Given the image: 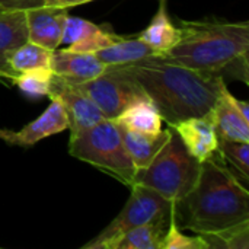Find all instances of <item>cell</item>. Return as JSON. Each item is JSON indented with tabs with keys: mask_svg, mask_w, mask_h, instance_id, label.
Instances as JSON below:
<instances>
[{
	"mask_svg": "<svg viewBox=\"0 0 249 249\" xmlns=\"http://www.w3.org/2000/svg\"><path fill=\"white\" fill-rule=\"evenodd\" d=\"M177 222L197 235L249 220L248 188L216 158L201 163L194 188L175 203Z\"/></svg>",
	"mask_w": 249,
	"mask_h": 249,
	"instance_id": "3",
	"label": "cell"
},
{
	"mask_svg": "<svg viewBox=\"0 0 249 249\" xmlns=\"http://www.w3.org/2000/svg\"><path fill=\"white\" fill-rule=\"evenodd\" d=\"M107 64L92 53H76L69 50H54L51 69L55 74L70 82H85L101 76Z\"/></svg>",
	"mask_w": 249,
	"mask_h": 249,
	"instance_id": "13",
	"label": "cell"
},
{
	"mask_svg": "<svg viewBox=\"0 0 249 249\" xmlns=\"http://www.w3.org/2000/svg\"><path fill=\"white\" fill-rule=\"evenodd\" d=\"M121 128V136L124 146L130 155V159L136 168V172L144 169L158 155V152L168 142L172 128L168 125L166 130H160L158 133H142Z\"/></svg>",
	"mask_w": 249,
	"mask_h": 249,
	"instance_id": "15",
	"label": "cell"
},
{
	"mask_svg": "<svg viewBox=\"0 0 249 249\" xmlns=\"http://www.w3.org/2000/svg\"><path fill=\"white\" fill-rule=\"evenodd\" d=\"M213 158L226 166L241 181V184L248 188L249 143L219 139V147Z\"/></svg>",
	"mask_w": 249,
	"mask_h": 249,
	"instance_id": "19",
	"label": "cell"
},
{
	"mask_svg": "<svg viewBox=\"0 0 249 249\" xmlns=\"http://www.w3.org/2000/svg\"><path fill=\"white\" fill-rule=\"evenodd\" d=\"M53 53V50H48L42 45H38L26 39L23 44L10 51L7 63L13 74L32 69L51 67Z\"/></svg>",
	"mask_w": 249,
	"mask_h": 249,
	"instance_id": "20",
	"label": "cell"
},
{
	"mask_svg": "<svg viewBox=\"0 0 249 249\" xmlns=\"http://www.w3.org/2000/svg\"><path fill=\"white\" fill-rule=\"evenodd\" d=\"M139 38L144 41L156 55L168 53L179 39V29L168 13L166 0H160L159 9L152 18L150 23L139 34Z\"/></svg>",
	"mask_w": 249,
	"mask_h": 249,
	"instance_id": "17",
	"label": "cell"
},
{
	"mask_svg": "<svg viewBox=\"0 0 249 249\" xmlns=\"http://www.w3.org/2000/svg\"><path fill=\"white\" fill-rule=\"evenodd\" d=\"M201 163L193 158L172 130L155 159L136 172L134 182L156 191L165 200L178 203L196 185Z\"/></svg>",
	"mask_w": 249,
	"mask_h": 249,
	"instance_id": "4",
	"label": "cell"
},
{
	"mask_svg": "<svg viewBox=\"0 0 249 249\" xmlns=\"http://www.w3.org/2000/svg\"><path fill=\"white\" fill-rule=\"evenodd\" d=\"M114 121L125 130L158 133L162 130L163 120L156 104L143 92L130 101Z\"/></svg>",
	"mask_w": 249,
	"mask_h": 249,
	"instance_id": "14",
	"label": "cell"
},
{
	"mask_svg": "<svg viewBox=\"0 0 249 249\" xmlns=\"http://www.w3.org/2000/svg\"><path fill=\"white\" fill-rule=\"evenodd\" d=\"M168 222H150L128 231L118 242L117 249H162Z\"/></svg>",
	"mask_w": 249,
	"mask_h": 249,
	"instance_id": "21",
	"label": "cell"
},
{
	"mask_svg": "<svg viewBox=\"0 0 249 249\" xmlns=\"http://www.w3.org/2000/svg\"><path fill=\"white\" fill-rule=\"evenodd\" d=\"M48 98L58 99L63 104L69 120L70 137L79 136L80 133L105 120L98 105L89 96H86L80 89H77L70 80L55 73L53 77L51 92Z\"/></svg>",
	"mask_w": 249,
	"mask_h": 249,
	"instance_id": "8",
	"label": "cell"
},
{
	"mask_svg": "<svg viewBox=\"0 0 249 249\" xmlns=\"http://www.w3.org/2000/svg\"><path fill=\"white\" fill-rule=\"evenodd\" d=\"M28 39L25 10H0V77L12 79L7 57L12 50Z\"/></svg>",
	"mask_w": 249,
	"mask_h": 249,
	"instance_id": "16",
	"label": "cell"
},
{
	"mask_svg": "<svg viewBox=\"0 0 249 249\" xmlns=\"http://www.w3.org/2000/svg\"><path fill=\"white\" fill-rule=\"evenodd\" d=\"M162 249H209V244L203 239L201 235L187 236L181 232L177 222L175 203L171 204L168 226L162 241Z\"/></svg>",
	"mask_w": 249,
	"mask_h": 249,
	"instance_id": "24",
	"label": "cell"
},
{
	"mask_svg": "<svg viewBox=\"0 0 249 249\" xmlns=\"http://www.w3.org/2000/svg\"><path fill=\"white\" fill-rule=\"evenodd\" d=\"M108 69L137 85L156 104L168 124L207 114L225 82L220 76L201 73L156 55Z\"/></svg>",
	"mask_w": 249,
	"mask_h": 249,
	"instance_id": "1",
	"label": "cell"
},
{
	"mask_svg": "<svg viewBox=\"0 0 249 249\" xmlns=\"http://www.w3.org/2000/svg\"><path fill=\"white\" fill-rule=\"evenodd\" d=\"M95 28H96V23H93V22H90L88 19H82V18L69 15L67 20H66L64 32H63L61 44L70 45V44L82 39L83 36H86Z\"/></svg>",
	"mask_w": 249,
	"mask_h": 249,
	"instance_id": "26",
	"label": "cell"
},
{
	"mask_svg": "<svg viewBox=\"0 0 249 249\" xmlns=\"http://www.w3.org/2000/svg\"><path fill=\"white\" fill-rule=\"evenodd\" d=\"M67 128L69 120L63 104L58 99L51 98V104L47 107V109L20 130L12 131L7 128H0V140L10 146L32 147L35 143L50 136H55Z\"/></svg>",
	"mask_w": 249,
	"mask_h": 249,
	"instance_id": "9",
	"label": "cell"
},
{
	"mask_svg": "<svg viewBox=\"0 0 249 249\" xmlns=\"http://www.w3.org/2000/svg\"><path fill=\"white\" fill-rule=\"evenodd\" d=\"M99 60H102L107 66H123L130 64L152 55H156V53L139 36L125 39L121 38L120 41L114 42L112 45L95 53Z\"/></svg>",
	"mask_w": 249,
	"mask_h": 249,
	"instance_id": "18",
	"label": "cell"
},
{
	"mask_svg": "<svg viewBox=\"0 0 249 249\" xmlns=\"http://www.w3.org/2000/svg\"><path fill=\"white\" fill-rule=\"evenodd\" d=\"M54 71L51 67L32 69L22 73H16L10 80L19 88L22 93L29 98L48 96L51 92Z\"/></svg>",
	"mask_w": 249,
	"mask_h": 249,
	"instance_id": "22",
	"label": "cell"
},
{
	"mask_svg": "<svg viewBox=\"0 0 249 249\" xmlns=\"http://www.w3.org/2000/svg\"><path fill=\"white\" fill-rule=\"evenodd\" d=\"M209 244V249H248L249 248V220L231 226L228 229L201 235Z\"/></svg>",
	"mask_w": 249,
	"mask_h": 249,
	"instance_id": "23",
	"label": "cell"
},
{
	"mask_svg": "<svg viewBox=\"0 0 249 249\" xmlns=\"http://www.w3.org/2000/svg\"><path fill=\"white\" fill-rule=\"evenodd\" d=\"M42 4L44 0H0V10H28Z\"/></svg>",
	"mask_w": 249,
	"mask_h": 249,
	"instance_id": "27",
	"label": "cell"
},
{
	"mask_svg": "<svg viewBox=\"0 0 249 249\" xmlns=\"http://www.w3.org/2000/svg\"><path fill=\"white\" fill-rule=\"evenodd\" d=\"M71 83L86 96H89L98 105L104 117L108 120H114L127 107L130 101H133L137 95L143 93V90L137 85L111 71L108 67L98 77Z\"/></svg>",
	"mask_w": 249,
	"mask_h": 249,
	"instance_id": "7",
	"label": "cell"
},
{
	"mask_svg": "<svg viewBox=\"0 0 249 249\" xmlns=\"http://www.w3.org/2000/svg\"><path fill=\"white\" fill-rule=\"evenodd\" d=\"M179 39L156 55L184 67L220 76L228 73L248 83L249 23L223 20H178Z\"/></svg>",
	"mask_w": 249,
	"mask_h": 249,
	"instance_id": "2",
	"label": "cell"
},
{
	"mask_svg": "<svg viewBox=\"0 0 249 249\" xmlns=\"http://www.w3.org/2000/svg\"><path fill=\"white\" fill-rule=\"evenodd\" d=\"M69 153L131 187L136 168L124 146L121 128L114 120H102L79 136L70 137Z\"/></svg>",
	"mask_w": 249,
	"mask_h": 249,
	"instance_id": "5",
	"label": "cell"
},
{
	"mask_svg": "<svg viewBox=\"0 0 249 249\" xmlns=\"http://www.w3.org/2000/svg\"><path fill=\"white\" fill-rule=\"evenodd\" d=\"M179 137L188 153L200 163L212 159L219 147V136L216 133L210 112L200 117H190L168 124Z\"/></svg>",
	"mask_w": 249,
	"mask_h": 249,
	"instance_id": "10",
	"label": "cell"
},
{
	"mask_svg": "<svg viewBox=\"0 0 249 249\" xmlns=\"http://www.w3.org/2000/svg\"><path fill=\"white\" fill-rule=\"evenodd\" d=\"M121 38L123 36L117 35L111 26L96 25V28L93 31H90L82 39L70 44L66 50L76 51V53H92V54H95V53L112 45L114 42L120 41Z\"/></svg>",
	"mask_w": 249,
	"mask_h": 249,
	"instance_id": "25",
	"label": "cell"
},
{
	"mask_svg": "<svg viewBox=\"0 0 249 249\" xmlns=\"http://www.w3.org/2000/svg\"><path fill=\"white\" fill-rule=\"evenodd\" d=\"M171 201L165 200L156 191L139 184L131 185L130 197L120 214L83 249H117L120 239L131 229L150 222H163L169 219Z\"/></svg>",
	"mask_w": 249,
	"mask_h": 249,
	"instance_id": "6",
	"label": "cell"
},
{
	"mask_svg": "<svg viewBox=\"0 0 249 249\" xmlns=\"http://www.w3.org/2000/svg\"><path fill=\"white\" fill-rule=\"evenodd\" d=\"M209 112L219 139L249 143V123L238 111L235 96L229 92L225 82L220 85L219 96Z\"/></svg>",
	"mask_w": 249,
	"mask_h": 249,
	"instance_id": "12",
	"label": "cell"
},
{
	"mask_svg": "<svg viewBox=\"0 0 249 249\" xmlns=\"http://www.w3.org/2000/svg\"><path fill=\"white\" fill-rule=\"evenodd\" d=\"M89 1H92V0H44V4L42 6L69 9V7L79 6V4H85V3H89Z\"/></svg>",
	"mask_w": 249,
	"mask_h": 249,
	"instance_id": "28",
	"label": "cell"
},
{
	"mask_svg": "<svg viewBox=\"0 0 249 249\" xmlns=\"http://www.w3.org/2000/svg\"><path fill=\"white\" fill-rule=\"evenodd\" d=\"M67 16L69 12L63 7L39 6L25 10L28 41L53 51L57 50L61 45Z\"/></svg>",
	"mask_w": 249,
	"mask_h": 249,
	"instance_id": "11",
	"label": "cell"
}]
</instances>
